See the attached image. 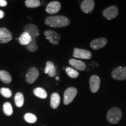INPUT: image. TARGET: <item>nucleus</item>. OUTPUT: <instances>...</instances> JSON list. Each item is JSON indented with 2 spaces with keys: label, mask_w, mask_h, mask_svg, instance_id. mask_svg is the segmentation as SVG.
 Listing matches in <instances>:
<instances>
[{
  "label": "nucleus",
  "mask_w": 126,
  "mask_h": 126,
  "mask_svg": "<svg viewBox=\"0 0 126 126\" xmlns=\"http://www.w3.org/2000/svg\"><path fill=\"white\" fill-rule=\"evenodd\" d=\"M25 32H26L31 36L32 41L31 43L26 46V48L28 51L34 52L38 48L36 39L39 36V31L37 26L33 24H28L25 27Z\"/></svg>",
  "instance_id": "1"
},
{
  "label": "nucleus",
  "mask_w": 126,
  "mask_h": 126,
  "mask_svg": "<svg viewBox=\"0 0 126 126\" xmlns=\"http://www.w3.org/2000/svg\"><path fill=\"white\" fill-rule=\"evenodd\" d=\"M45 23L53 28H63L70 25V20L64 16H51L46 19Z\"/></svg>",
  "instance_id": "2"
},
{
  "label": "nucleus",
  "mask_w": 126,
  "mask_h": 126,
  "mask_svg": "<svg viewBox=\"0 0 126 126\" xmlns=\"http://www.w3.org/2000/svg\"><path fill=\"white\" fill-rule=\"evenodd\" d=\"M122 111L117 108L111 109L109 110L106 115L107 120L111 124H117L122 119Z\"/></svg>",
  "instance_id": "3"
},
{
  "label": "nucleus",
  "mask_w": 126,
  "mask_h": 126,
  "mask_svg": "<svg viewBox=\"0 0 126 126\" xmlns=\"http://www.w3.org/2000/svg\"><path fill=\"white\" fill-rule=\"evenodd\" d=\"M77 89L75 88L70 87L67 88L64 94V103L67 105L71 103L77 94Z\"/></svg>",
  "instance_id": "4"
},
{
  "label": "nucleus",
  "mask_w": 126,
  "mask_h": 126,
  "mask_svg": "<svg viewBox=\"0 0 126 126\" xmlns=\"http://www.w3.org/2000/svg\"><path fill=\"white\" fill-rule=\"evenodd\" d=\"M111 77L115 80L123 81L126 79V67H119L114 69L111 72Z\"/></svg>",
  "instance_id": "5"
},
{
  "label": "nucleus",
  "mask_w": 126,
  "mask_h": 126,
  "mask_svg": "<svg viewBox=\"0 0 126 126\" xmlns=\"http://www.w3.org/2000/svg\"><path fill=\"white\" fill-rule=\"evenodd\" d=\"M44 34H45L46 38L47 40H49L50 43L53 44V45H57L59 43V41L61 39V36L56 32L48 30V31H46L44 32Z\"/></svg>",
  "instance_id": "6"
},
{
  "label": "nucleus",
  "mask_w": 126,
  "mask_h": 126,
  "mask_svg": "<svg viewBox=\"0 0 126 126\" xmlns=\"http://www.w3.org/2000/svg\"><path fill=\"white\" fill-rule=\"evenodd\" d=\"M73 57L77 59L88 60L92 57V53L88 50L75 48L74 49Z\"/></svg>",
  "instance_id": "7"
},
{
  "label": "nucleus",
  "mask_w": 126,
  "mask_h": 126,
  "mask_svg": "<svg viewBox=\"0 0 126 126\" xmlns=\"http://www.w3.org/2000/svg\"><path fill=\"white\" fill-rule=\"evenodd\" d=\"M118 14L117 8L114 5L107 8L103 11V16L108 20L113 19L118 15Z\"/></svg>",
  "instance_id": "8"
},
{
  "label": "nucleus",
  "mask_w": 126,
  "mask_h": 126,
  "mask_svg": "<svg viewBox=\"0 0 126 126\" xmlns=\"http://www.w3.org/2000/svg\"><path fill=\"white\" fill-rule=\"evenodd\" d=\"M39 71L35 67H32L29 69L26 76V82L29 84L34 83V82L39 77Z\"/></svg>",
  "instance_id": "9"
},
{
  "label": "nucleus",
  "mask_w": 126,
  "mask_h": 126,
  "mask_svg": "<svg viewBox=\"0 0 126 126\" xmlns=\"http://www.w3.org/2000/svg\"><path fill=\"white\" fill-rule=\"evenodd\" d=\"M100 85V79L97 75H94L89 79V86L91 92L92 93L97 92L99 89Z\"/></svg>",
  "instance_id": "10"
},
{
  "label": "nucleus",
  "mask_w": 126,
  "mask_h": 126,
  "mask_svg": "<svg viewBox=\"0 0 126 126\" xmlns=\"http://www.w3.org/2000/svg\"><path fill=\"white\" fill-rule=\"evenodd\" d=\"M12 39V34L7 28H2L0 29V42L7 43Z\"/></svg>",
  "instance_id": "11"
},
{
  "label": "nucleus",
  "mask_w": 126,
  "mask_h": 126,
  "mask_svg": "<svg viewBox=\"0 0 126 126\" xmlns=\"http://www.w3.org/2000/svg\"><path fill=\"white\" fill-rule=\"evenodd\" d=\"M61 7V4L59 1H52L47 5L46 11L48 14H56L60 11Z\"/></svg>",
  "instance_id": "12"
},
{
  "label": "nucleus",
  "mask_w": 126,
  "mask_h": 126,
  "mask_svg": "<svg viewBox=\"0 0 126 126\" xmlns=\"http://www.w3.org/2000/svg\"><path fill=\"white\" fill-rule=\"evenodd\" d=\"M94 7V1L93 0H84L81 4V9L83 12L89 14L93 11Z\"/></svg>",
  "instance_id": "13"
},
{
  "label": "nucleus",
  "mask_w": 126,
  "mask_h": 126,
  "mask_svg": "<svg viewBox=\"0 0 126 126\" xmlns=\"http://www.w3.org/2000/svg\"><path fill=\"white\" fill-rule=\"evenodd\" d=\"M108 40L105 38H99L94 39L91 42V47L94 50H98L103 48L107 45Z\"/></svg>",
  "instance_id": "14"
},
{
  "label": "nucleus",
  "mask_w": 126,
  "mask_h": 126,
  "mask_svg": "<svg viewBox=\"0 0 126 126\" xmlns=\"http://www.w3.org/2000/svg\"><path fill=\"white\" fill-rule=\"evenodd\" d=\"M69 64H70L72 67H73L74 68H75V69H77V70H78L79 71H84L85 70V63L82 62V61L72 59L69 60Z\"/></svg>",
  "instance_id": "15"
},
{
  "label": "nucleus",
  "mask_w": 126,
  "mask_h": 126,
  "mask_svg": "<svg viewBox=\"0 0 126 126\" xmlns=\"http://www.w3.org/2000/svg\"><path fill=\"white\" fill-rule=\"evenodd\" d=\"M45 74H47L50 77H54L56 75V67L53 63L51 61H47L46 66Z\"/></svg>",
  "instance_id": "16"
},
{
  "label": "nucleus",
  "mask_w": 126,
  "mask_h": 126,
  "mask_svg": "<svg viewBox=\"0 0 126 126\" xmlns=\"http://www.w3.org/2000/svg\"><path fill=\"white\" fill-rule=\"evenodd\" d=\"M60 104V97L59 94L54 92L51 94L50 97V106L53 109H56Z\"/></svg>",
  "instance_id": "17"
},
{
  "label": "nucleus",
  "mask_w": 126,
  "mask_h": 126,
  "mask_svg": "<svg viewBox=\"0 0 126 126\" xmlns=\"http://www.w3.org/2000/svg\"><path fill=\"white\" fill-rule=\"evenodd\" d=\"M31 36L26 32H24L19 38V42L20 44L23 46H28V45H29L31 43Z\"/></svg>",
  "instance_id": "18"
},
{
  "label": "nucleus",
  "mask_w": 126,
  "mask_h": 126,
  "mask_svg": "<svg viewBox=\"0 0 126 126\" xmlns=\"http://www.w3.org/2000/svg\"><path fill=\"white\" fill-rule=\"evenodd\" d=\"M0 79L5 83H9L12 81V78L8 72L4 70L0 71Z\"/></svg>",
  "instance_id": "19"
},
{
  "label": "nucleus",
  "mask_w": 126,
  "mask_h": 126,
  "mask_svg": "<svg viewBox=\"0 0 126 126\" xmlns=\"http://www.w3.org/2000/svg\"><path fill=\"white\" fill-rule=\"evenodd\" d=\"M33 93L36 96L40 99H46L47 97L46 91L42 88H36L34 89Z\"/></svg>",
  "instance_id": "20"
},
{
  "label": "nucleus",
  "mask_w": 126,
  "mask_h": 126,
  "mask_svg": "<svg viewBox=\"0 0 126 126\" xmlns=\"http://www.w3.org/2000/svg\"><path fill=\"white\" fill-rule=\"evenodd\" d=\"M15 102L16 106L18 108H20L23 106L24 103V96L22 93H16L15 96Z\"/></svg>",
  "instance_id": "21"
},
{
  "label": "nucleus",
  "mask_w": 126,
  "mask_h": 126,
  "mask_svg": "<svg viewBox=\"0 0 126 126\" xmlns=\"http://www.w3.org/2000/svg\"><path fill=\"white\" fill-rule=\"evenodd\" d=\"M3 110L7 116H11L13 113V109L12 105L9 102H5L3 105Z\"/></svg>",
  "instance_id": "22"
},
{
  "label": "nucleus",
  "mask_w": 126,
  "mask_h": 126,
  "mask_svg": "<svg viewBox=\"0 0 126 126\" xmlns=\"http://www.w3.org/2000/svg\"><path fill=\"white\" fill-rule=\"evenodd\" d=\"M24 119L26 122L29 123L33 124L34 123L37 122V117L35 115L32 114V113H28L25 114L24 116Z\"/></svg>",
  "instance_id": "23"
},
{
  "label": "nucleus",
  "mask_w": 126,
  "mask_h": 126,
  "mask_svg": "<svg viewBox=\"0 0 126 126\" xmlns=\"http://www.w3.org/2000/svg\"><path fill=\"white\" fill-rule=\"evenodd\" d=\"M26 6L28 8H33L39 7L40 5V1L39 0H26L25 1Z\"/></svg>",
  "instance_id": "24"
},
{
  "label": "nucleus",
  "mask_w": 126,
  "mask_h": 126,
  "mask_svg": "<svg viewBox=\"0 0 126 126\" xmlns=\"http://www.w3.org/2000/svg\"><path fill=\"white\" fill-rule=\"evenodd\" d=\"M65 71L67 72V75H68L70 78H76L79 76V73L77 70L75 69L72 68L70 67H67L65 69Z\"/></svg>",
  "instance_id": "25"
},
{
  "label": "nucleus",
  "mask_w": 126,
  "mask_h": 126,
  "mask_svg": "<svg viewBox=\"0 0 126 126\" xmlns=\"http://www.w3.org/2000/svg\"><path fill=\"white\" fill-rule=\"evenodd\" d=\"M0 93L2 94L3 96L6 97V98H9L12 96V91L9 88H2L0 89Z\"/></svg>",
  "instance_id": "26"
},
{
  "label": "nucleus",
  "mask_w": 126,
  "mask_h": 126,
  "mask_svg": "<svg viewBox=\"0 0 126 126\" xmlns=\"http://www.w3.org/2000/svg\"><path fill=\"white\" fill-rule=\"evenodd\" d=\"M7 5V2L5 0H0V7H5Z\"/></svg>",
  "instance_id": "27"
},
{
  "label": "nucleus",
  "mask_w": 126,
  "mask_h": 126,
  "mask_svg": "<svg viewBox=\"0 0 126 126\" xmlns=\"http://www.w3.org/2000/svg\"><path fill=\"white\" fill-rule=\"evenodd\" d=\"M4 15H5L4 12H3L2 11L0 10V19H1V18H4Z\"/></svg>",
  "instance_id": "28"
},
{
  "label": "nucleus",
  "mask_w": 126,
  "mask_h": 126,
  "mask_svg": "<svg viewBox=\"0 0 126 126\" xmlns=\"http://www.w3.org/2000/svg\"><path fill=\"white\" fill-rule=\"evenodd\" d=\"M56 79H57V80H59V77H56Z\"/></svg>",
  "instance_id": "29"
},
{
  "label": "nucleus",
  "mask_w": 126,
  "mask_h": 126,
  "mask_svg": "<svg viewBox=\"0 0 126 126\" xmlns=\"http://www.w3.org/2000/svg\"></svg>",
  "instance_id": "30"
}]
</instances>
